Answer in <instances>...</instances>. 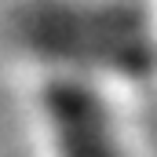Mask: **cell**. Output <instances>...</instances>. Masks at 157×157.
Instances as JSON below:
<instances>
[{
    "instance_id": "1",
    "label": "cell",
    "mask_w": 157,
    "mask_h": 157,
    "mask_svg": "<svg viewBox=\"0 0 157 157\" xmlns=\"http://www.w3.org/2000/svg\"><path fill=\"white\" fill-rule=\"evenodd\" d=\"M0 40L22 77L157 84V0H11Z\"/></svg>"
},
{
    "instance_id": "2",
    "label": "cell",
    "mask_w": 157,
    "mask_h": 157,
    "mask_svg": "<svg viewBox=\"0 0 157 157\" xmlns=\"http://www.w3.org/2000/svg\"><path fill=\"white\" fill-rule=\"evenodd\" d=\"M132 91L77 77H26L40 157H143Z\"/></svg>"
}]
</instances>
